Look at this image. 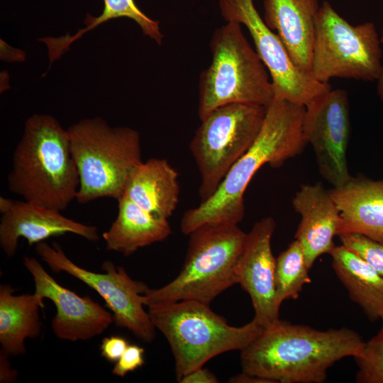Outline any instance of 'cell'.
I'll return each mask as SVG.
<instances>
[{"mask_svg":"<svg viewBox=\"0 0 383 383\" xmlns=\"http://www.w3.org/2000/svg\"><path fill=\"white\" fill-rule=\"evenodd\" d=\"M32 275L35 292L50 299L56 307L51 326L55 335L68 341L89 340L104 332L113 322V315L89 296H80L62 287L33 257L23 258Z\"/></svg>","mask_w":383,"mask_h":383,"instance_id":"obj_13","label":"cell"},{"mask_svg":"<svg viewBox=\"0 0 383 383\" xmlns=\"http://www.w3.org/2000/svg\"><path fill=\"white\" fill-rule=\"evenodd\" d=\"M179 383H217L216 377L208 369H196L184 376Z\"/></svg>","mask_w":383,"mask_h":383,"instance_id":"obj_29","label":"cell"},{"mask_svg":"<svg viewBox=\"0 0 383 383\" xmlns=\"http://www.w3.org/2000/svg\"><path fill=\"white\" fill-rule=\"evenodd\" d=\"M118 211L109 229L102 234L107 250L126 257L138 249L161 242L172 233L168 218L156 216L122 195Z\"/></svg>","mask_w":383,"mask_h":383,"instance_id":"obj_20","label":"cell"},{"mask_svg":"<svg viewBox=\"0 0 383 383\" xmlns=\"http://www.w3.org/2000/svg\"><path fill=\"white\" fill-rule=\"evenodd\" d=\"M179 174L165 159L150 158L129 175L122 195L145 210L169 218L179 200Z\"/></svg>","mask_w":383,"mask_h":383,"instance_id":"obj_19","label":"cell"},{"mask_svg":"<svg viewBox=\"0 0 383 383\" xmlns=\"http://www.w3.org/2000/svg\"><path fill=\"white\" fill-rule=\"evenodd\" d=\"M7 183L25 201L59 211L76 199L79 176L68 133L53 116L34 114L26 120Z\"/></svg>","mask_w":383,"mask_h":383,"instance_id":"obj_3","label":"cell"},{"mask_svg":"<svg viewBox=\"0 0 383 383\" xmlns=\"http://www.w3.org/2000/svg\"><path fill=\"white\" fill-rule=\"evenodd\" d=\"M379 333L365 342L361 354L355 357L358 371L359 383H383V317Z\"/></svg>","mask_w":383,"mask_h":383,"instance_id":"obj_25","label":"cell"},{"mask_svg":"<svg viewBox=\"0 0 383 383\" xmlns=\"http://www.w3.org/2000/svg\"><path fill=\"white\" fill-rule=\"evenodd\" d=\"M302 246L294 239L276 258L275 301L278 309L287 299H297L303 287L311 282Z\"/></svg>","mask_w":383,"mask_h":383,"instance_id":"obj_24","label":"cell"},{"mask_svg":"<svg viewBox=\"0 0 383 383\" xmlns=\"http://www.w3.org/2000/svg\"><path fill=\"white\" fill-rule=\"evenodd\" d=\"M305 106L274 98L267 106L262 128L249 150L232 166L216 192L183 215L180 228L189 235L208 223L238 224L245 213L244 193L265 164L273 167L303 152L307 141L303 131Z\"/></svg>","mask_w":383,"mask_h":383,"instance_id":"obj_2","label":"cell"},{"mask_svg":"<svg viewBox=\"0 0 383 383\" xmlns=\"http://www.w3.org/2000/svg\"><path fill=\"white\" fill-rule=\"evenodd\" d=\"M266 111L264 106L229 104L201 120L189 144L200 175L201 202L216 192L232 166L252 146Z\"/></svg>","mask_w":383,"mask_h":383,"instance_id":"obj_8","label":"cell"},{"mask_svg":"<svg viewBox=\"0 0 383 383\" xmlns=\"http://www.w3.org/2000/svg\"><path fill=\"white\" fill-rule=\"evenodd\" d=\"M104 10L98 17L87 14L84 21L86 27L80 29L75 35L60 38H44L41 39L48 46L50 62L58 59L76 40L85 33L100 24L113 18L126 17L135 21L144 35L161 45L163 35L160 30L159 22L147 16L136 6L134 0H104Z\"/></svg>","mask_w":383,"mask_h":383,"instance_id":"obj_23","label":"cell"},{"mask_svg":"<svg viewBox=\"0 0 383 383\" xmlns=\"http://www.w3.org/2000/svg\"><path fill=\"white\" fill-rule=\"evenodd\" d=\"M379 36L372 23L354 26L323 1L315 23L311 74L322 83L333 78L377 80L383 68Z\"/></svg>","mask_w":383,"mask_h":383,"instance_id":"obj_9","label":"cell"},{"mask_svg":"<svg viewBox=\"0 0 383 383\" xmlns=\"http://www.w3.org/2000/svg\"><path fill=\"white\" fill-rule=\"evenodd\" d=\"M303 131L313 149L321 176L338 188L352 176L347 148L350 135L349 101L346 91L332 89L305 106Z\"/></svg>","mask_w":383,"mask_h":383,"instance_id":"obj_12","label":"cell"},{"mask_svg":"<svg viewBox=\"0 0 383 383\" xmlns=\"http://www.w3.org/2000/svg\"><path fill=\"white\" fill-rule=\"evenodd\" d=\"M332 267L349 296L367 318L383 317V277L355 252L342 244L330 252Z\"/></svg>","mask_w":383,"mask_h":383,"instance_id":"obj_22","label":"cell"},{"mask_svg":"<svg viewBox=\"0 0 383 383\" xmlns=\"http://www.w3.org/2000/svg\"><path fill=\"white\" fill-rule=\"evenodd\" d=\"M129 345V342L121 336L111 335L104 338L100 345L101 355L109 362H116Z\"/></svg>","mask_w":383,"mask_h":383,"instance_id":"obj_28","label":"cell"},{"mask_svg":"<svg viewBox=\"0 0 383 383\" xmlns=\"http://www.w3.org/2000/svg\"><path fill=\"white\" fill-rule=\"evenodd\" d=\"M377 94L379 96L383 101V68L377 79Z\"/></svg>","mask_w":383,"mask_h":383,"instance_id":"obj_32","label":"cell"},{"mask_svg":"<svg viewBox=\"0 0 383 383\" xmlns=\"http://www.w3.org/2000/svg\"><path fill=\"white\" fill-rule=\"evenodd\" d=\"M276 226L268 216L255 223L238 258L235 272L237 284L250 295L255 318L265 327L279 319L275 301L276 258L271 240Z\"/></svg>","mask_w":383,"mask_h":383,"instance_id":"obj_14","label":"cell"},{"mask_svg":"<svg viewBox=\"0 0 383 383\" xmlns=\"http://www.w3.org/2000/svg\"><path fill=\"white\" fill-rule=\"evenodd\" d=\"M148 312L170 345L178 382L211 358L242 350L264 328L254 318L243 326H231L209 304L194 300L150 306Z\"/></svg>","mask_w":383,"mask_h":383,"instance_id":"obj_4","label":"cell"},{"mask_svg":"<svg viewBox=\"0 0 383 383\" xmlns=\"http://www.w3.org/2000/svg\"><path fill=\"white\" fill-rule=\"evenodd\" d=\"M67 131L79 176L78 203L118 199L131 172L143 162L140 133L129 127H110L99 117L80 121Z\"/></svg>","mask_w":383,"mask_h":383,"instance_id":"obj_6","label":"cell"},{"mask_svg":"<svg viewBox=\"0 0 383 383\" xmlns=\"http://www.w3.org/2000/svg\"><path fill=\"white\" fill-rule=\"evenodd\" d=\"M11 284L0 285L1 350L11 356L26 354L25 341L36 338L42 332L39 311L44 298L35 293L14 295Z\"/></svg>","mask_w":383,"mask_h":383,"instance_id":"obj_21","label":"cell"},{"mask_svg":"<svg viewBox=\"0 0 383 383\" xmlns=\"http://www.w3.org/2000/svg\"><path fill=\"white\" fill-rule=\"evenodd\" d=\"M35 250L53 272H66L95 290L113 313L116 326L128 329L144 343L155 340L156 328L141 299L149 289L145 283L132 279L123 267L110 260L103 262L101 273L82 268L66 255L57 242L52 245L40 242Z\"/></svg>","mask_w":383,"mask_h":383,"instance_id":"obj_10","label":"cell"},{"mask_svg":"<svg viewBox=\"0 0 383 383\" xmlns=\"http://www.w3.org/2000/svg\"><path fill=\"white\" fill-rule=\"evenodd\" d=\"M292 206L301 216L294 238L302 246L311 269L318 257L330 254L335 246L333 238L339 231L340 211L330 191L320 183L301 185Z\"/></svg>","mask_w":383,"mask_h":383,"instance_id":"obj_16","label":"cell"},{"mask_svg":"<svg viewBox=\"0 0 383 383\" xmlns=\"http://www.w3.org/2000/svg\"><path fill=\"white\" fill-rule=\"evenodd\" d=\"M9 355L0 350V382L11 383L16 381L18 377L17 370L11 367Z\"/></svg>","mask_w":383,"mask_h":383,"instance_id":"obj_30","label":"cell"},{"mask_svg":"<svg viewBox=\"0 0 383 383\" xmlns=\"http://www.w3.org/2000/svg\"><path fill=\"white\" fill-rule=\"evenodd\" d=\"M263 20L284 45L294 63L311 74L318 0H264Z\"/></svg>","mask_w":383,"mask_h":383,"instance_id":"obj_17","label":"cell"},{"mask_svg":"<svg viewBox=\"0 0 383 383\" xmlns=\"http://www.w3.org/2000/svg\"><path fill=\"white\" fill-rule=\"evenodd\" d=\"M211 62L199 77L198 116L229 104L267 107L274 98L267 69L244 35L241 24L229 21L213 32Z\"/></svg>","mask_w":383,"mask_h":383,"instance_id":"obj_7","label":"cell"},{"mask_svg":"<svg viewBox=\"0 0 383 383\" xmlns=\"http://www.w3.org/2000/svg\"><path fill=\"white\" fill-rule=\"evenodd\" d=\"M0 212V246L9 257L16 255L21 238L26 239L30 246L67 233L92 242L99 240L95 226L77 222L65 217L61 211L25 200L1 196Z\"/></svg>","mask_w":383,"mask_h":383,"instance_id":"obj_15","label":"cell"},{"mask_svg":"<svg viewBox=\"0 0 383 383\" xmlns=\"http://www.w3.org/2000/svg\"><path fill=\"white\" fill-rule=\"evenodd\" d=\"M218 6L226 22H237L248 28L256 52L272 78L274 98L305 106L316 96L331 89L329 83L318 82L294 63L279 35L260 16L254 0H218Z\"/></svg>","mask_w":383,"mask_h":383,"instance_id":"obj_11","label":"cell"},{"mask_svg":"<svg viewBox=\"0 0 383 383\" xmlns=\"http://www.w3.org/2000/svg\"><path fill=\"white\" fill-rule=\"evenodd\" d=\"M188 248L179 274L159 289L142 295L145 306L194 300L209 304L237 284L235 268L247 233L238 224L208 223L189 234Z\"/></svg>","mask_w":383,"mask_h":383,"instance_id":"obj_5","label":"cell"},{"mask_svg":"<svg viewBox=\"0 0 383 383\" xmlns=\"http://www.w3.org/2000/svg\"><path fill=\"white\" fill-rule=\"evenodd\" d=\"M229 382L235 383H271L269 380L251 375L245 372L235 375L230 379Z\"/></svg>","mask_w":383,"mask_h":383,"instance_id":"obj_31","label":"cell"},{"mask_svg":"<svg viewBox=\"0 0 383 383\" xmlns=\"http://www.w3.org/2000/svg\"><path fill=\"white\" fill-rule=\"evenodd\" d=\"M329 191L340 211L338 236L359 233L383 243V179L352 177Z\"/></svg>","mask_w":383,"mask_h":383,"instance_id":"obj_18","label":"cell"},{"mask_svg":"<svg viewBox=\"0 0 383 383\" xmlns=\"http://www.w3.org/2000/svg\"><path fill=\"white\" fill-rule=\"evenodd\" d=\"M365 343L355 331H321L279 318L240 350L242 372L281 383H322L337 361L359 356Z\"/></svg>","mask_w":383,"mask_h":383,"instance_id":"obj_1","label":"cell"},{"mask_svg":"<svg viewBox=\"0 0 383 383\" xmlns=\"http://www.w3.org/2000/svg\"><path fill=\"white\" fill-rule=\"evenodd\" d=\"M144 349L138 345H129L111 371L117 377H123L144 365Z\"/></svg>","mask_w":383,"mask_h":383,"instance_id":"obj_27","label":"cell"},{"mask_svg":"<svg viewBox=\"0 0 383 383\" xmlns=\"http://www.w3.org/2000/svg\"><path fill=\"white\" fill-rule=\"evenodd\" d=\"M338 237L343 245L355 252L383 277V243L359 233Z\"/></svg>","mask_w":383,"mask_h":383,"instance_id":"obj_26","label":"cell"}]
</instances>
